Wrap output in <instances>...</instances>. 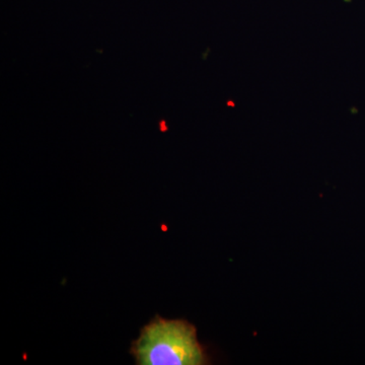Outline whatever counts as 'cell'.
<instances>
[{"label":"cell","instance_id":"7a4b0ae2","mask_svg":"<svg viewBox=\"0 0 365 365\" xmlns=\"http://www.w3.org/2000/svg\"><path fill=\"white\" fill-rule=\"evenodd\" d=\"M165 121L160 122V128H162L163 130H165V129H163V128H165Z\"/></svg>","mask_w":365,"mask_h":365},{"label":"cell","instance_id":"3957f363","mask_svg":"<svg viewBox=\"0 0 365 365\" xmlns=\"http://www.w3.org/2000/svg\"><path fill=\"white\" fill-rule=\"evenodd\" d=\"M227 105H228V106H232V107H235V104H234V103H232V102H228V103H227Z\"/></svg>","mask_w":365,"mask_h":365},{"label":"cell","instance_id":"6da1fadb","mask_svg":"<svg viewBox=\"0 0 365 365\" xmlns=\"http://www.w3.org/2000/svg\"><path fill=\"white\" fill-rule=\"evenodd\" d=\"M131 354L139 365H204L205 347L199 343L195 326L186 319L155 317L132 343Z\"/></svg>","mask_w":365,"mask_h":365}]
</instances>
